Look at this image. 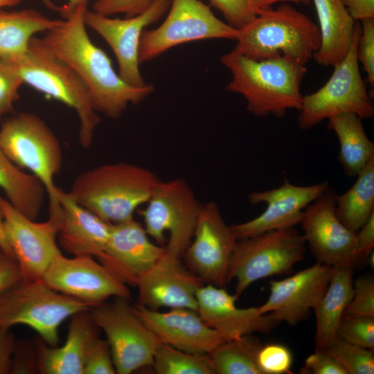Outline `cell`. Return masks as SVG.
I'll use <instances>...</instances> for the list:
<instances>
[{"label":"cell","instance_id":"obj_9","mask_svg":"<svg viewBox=\"0 0 374 374\" xmlns=\"http://www.w3.org/2000/svg\"><path fill=\"white\" fill-rule=\"evenodd\" d=\"M306 242L295 229L273 230L238 240L231 260L229 280H235L239 296L254 282L289 274L301 261Z\"/></svg>","mask_w":374,"mask_h":374},{"label":"cell","instance_id":"obj_45","mask_svg":"<svg viewBox=\"0 0 374 374\" xmlns=\"http://www.w3.org/2000/svg\"><path fill=\"white\" fill-rule=\"evenodd\" d=\"M17 342L10 328L0 326V374L11 373Z\"/></svg>","mask_w":374,"mask_h":374},{"label":"cell","instance_id":"obj_30","mask_svg":"<svg viewBox=\"0 0 374 374\" xmlns=\"http://www.w3.org/2000/svg\"><path fill=\"white\" fill-rule=\"evenodd\" d=\"M0 188L16 209L32 220L37 218L47 196L44 185L34 175L14 164L1 150Z\"/></svg>","mask_w":374,"mask_h":374},{"label":"cell","instance_id":"obj_8","mask_svg":"<svg viewBox=\"0 0 374 374\" xmlns=\"http://www.w3.org/2000/svg\"><path fill=\"white\" fill-rule=\"evenodd\" d=\"M361 24L356 21L353 39L345 57L335 65L332 75L317 91L303 96L298 125L304 130L317 125L324 119L345 113L362 118H371L374 108L360 74L357 44Z\"/></svg>","mask_w":374,"mask_h":374},{"label":"cell","instance_id":"obj_42","mask_svg":"<svg viewBox=\"0 0 374 374\" xmlns=\"http://www.w3.org/2000/svg\"><path fill=\"white\" fill-rule=\"evenodd\" d=\"M153 0H96L93 10L107 16L125 14V17L137 15L145 10Z\"/></svg>","mask_w":374,"mask_h":374},{"label":"cell","instance_id":"obj_22","mask_svg":"<svg viewBox=\"0 0 374 374\" xmlns=\"http://www.w3.org/2000/svg\"><path fill=\"white\" fill-rule=\"evenodd\" d=\"M133 309L160 343L195 354H211L224 339L188 308H172L159 312L141 305Z\"/></svg>","mask_w":374,"mask_h":374},{"label":"cell","instance_id":"obj_35","mask_svg":"<svg viewBox=\"0 0 374 374\" xmlns=\"http://www.w3.org/2000/svg\"><path fill=\"white\" fill-rule=\"evenodd\" d=\"M337 337L348 343L373 350L374 317L344 315L337 327Z\"/></svg>","mask_w":374,"mask_h":374},{"label":"cell","instance_id":"obj_43","mask_svg":"<svg viewBox=\"0 0 374 374\" xmlns=\"http://www.w3.org/2000/svg\"><path fill=\"white\" fill-rule=\"evenodd\" d=\"M303 374H348L344 368L323 350H315L305 360Z\"/></svg>","mask_w":374,"mask_h":374},{"label":"cell","instance_id":"obj_39","mask_svg":"<svg viewBox=\"0 0 374 374\" xmlns=\"http://www.w3.org/2000/svg\"><path fill=\"white\" fill-rule=\"evenodd\" d=\"M116 370L109 344L96 337L90 343L85 357L84 374H114Z\"/></svg>","mask_w":374,"mask_h":374},{"label":"cell","instance_id":"obj_37","mask_svg":"<svg viewBox=\"0 0 374 374\" xmlns=\"http://www.w3.org/2000/svg\"><path fill=\"white\" fill-rule=\"evenodd\" d=\"M344 315L374 317V278L365 274L353 281L352 299Z\"/></svg>","mask_w":374,"mask_h":374},{"label":"cell","instance_id":"obj_32","mask_svg":"<svg viewBox=\"0 0 374 374\" xmlns=\"http://www.w3.org/2000/svg\"><path fill=\"white\" fill-rule=\"evenodd\" d=\"M262 344L252 334L225 341L211 354L215 374H262L257 362Z\"/></svg>","mask_w":374,"mask_h":374},{"label":"cell","instance_id":"obj_49","mask_svg":"<svg viewBox=\"0 0 374 374\" xmlns=\"http://www.w3.org/2000/svg\"><path fill=\"white\" fill-rule=\"evenodd\" d=\"M312 0H249L250 11L256 15L261 8L272 6L276 3H293L296 4L308 5Z\"/></svg>","mask_w":374,"mask_h":374},{"label":"cell","instance_id":"obj_12","mask_svg":"<svg viewBox=\"0 0 374 374\" xmlns=\"http://www.w3.org/2000/svg\"><path fill=\"white\" fill-rule=\"evenodd\" d=\"M116 299L92 307L89 312L97 327L105 334L116 373L130 374L152 366L160 342L136 314L128 299Z\"/></svg>","mask_w":374,"mask_h":374},{"label":"cell","instance_id":"obj_41","mask_svg":"<svg viewBox=\"0 0 374 374\" xmlns=\"http://www.w3.org/2000/svg\"><path fill=\"white\" fill-rule=\"evenodd\" d=\"M220 11L227 24L240 30L255 16L249 7V0H208Z\"/></svg>","mask_w":374,"mask_h":374},{"label":"cell","instance_id":"obj_50","mask_svg":"<svg viewBox=\"0 0 374 374\" xmlns=\"http://www.w3.org/2000/svg\"><path fill=\"white\" fill-rule=\"evenodd\" d=\"M0 249L3 253L10 259L15 260L14 254L8 242L3 225V218L0 208Z\"/></svg>","mask_w":374,"mask_h":374},{"label":"cell","instance_id":"obj_13","mask_svg":"<svg viewBox=\"0 0 374 374\" xmlns=\"http://www.w3.org/2000/svg\"><path fill=\"white\" fill-rule=\"evenodd\" d=\"M0 208L6 235L21 280L42 279L54 258L62 253L57 244L60 213H49L47 220L37 222L1 196Z\"/></svg>","mask_w":374,"mask_h":374},{"label":"cell","instance_id":"obj_47","mask_svg":"<svg viewBox=\"0 0 374 374\" xmlns=\"http://www.w3.org/2000/svg\"><path fill=\"white\" fill-rule=\"evenodd\" d=\"M355 21L374 18V0H341Z\"/></svg>","mask_w":374,"mask_h":374},{"label":"cell","instance_id":"obj_38","mask_svg":"<svg viewBox=\"0 0 374 374\" xmlns=\"http://www.w3.org/2000/svg\"><path fill=\"white\" fill-rule=\"evenodd\" d=\"M24 81L15 66L0 60V120L12 111Z\"/></svg>","mask_w":374,"mask_h":374},{"label":"cell","instance_id":"obj_26","mask_svg":"<svg viewBox=\"0 0 374 374\" xmlns=\"http://www.w3.org/2000/svg\"><path fill=\"white\" fill-rule=\"evenodd\" d=\"M319 21L320 45L313 58L320 65L334 66L347 55L356 21L341 0H312Z\"/></svg>","mask_w":374,"mask_h":374},{"label":"cell","instance_id":"obj_1","mask_svg":"<svg viewBox=\"0 0 374 374\" xmlns=\"http://www.w3.org/2000/svg\"><path fill=\"white\" fill-rule=\"evenodd\" d=\"M87 5L82 3L63 15L60 22L41 39L53 55L78 75L97 112L117 119L129 105H138L150 95L154 86L134 87L121 79L110 58L88 35L84 22Z\"/></svg>","mask_w":374,"mask_h":374},{"label":"cell","instance_id":"obj_6","mask_svg":"<svg viewBox=\"0 0 374 374\" xmlns=\"http://www.w3.org/2000/svg\"><path fill=\"white\" fill-rule=\"evenodd\" d=\"M0 150L14 164L39 179L49 200V213H59L60 188L55 179L62 166V151L46 122L30 112L7 119L0 127Z\"/></svg>","mask_w":374,"mask_h":374},{"label":"cell","instance_id":"obj_52","mask_svg":"<svg viewBox=\"0 0 374 374\" xmlns=\"http://www.w3.org/2000/svg\"><path fill=\"white\" fill-rule=\"evenodd\" d=\"M3 256H4V254L3 253V252H2V251H1V249H0V261H1V258H2V257H3Z\"/></svg>","mask_w":374,"mask_h":374},{"label":"cell","instance_id":"obj_29","mask_svg":"<svg viewBox=\"0 0 374 374\" xmlns=\"http://www.w3.org/2000/svg\"><path fill=\"white\" fill-rule=\"evenodd\" d=\"M362 118L352 113L329 118L327 128L339 140L338 160L348 177H356L374 157V143L368 138Z\"/></svg>","mask_w":374,"mask_h":374},{"label":"cell","instance_id":"obj_40","mask_svg":"<svg viewBox=\"0 0 374 374\" xmlns=\"http://www.w3.org/2000/svg\"><path fill=\"white\" fill-rule=\"evenodd\" d=\"M361 21V34L357 44V59L362 64L371 87L374 85V18Z\"/></svg>","mask_w":374,"mask_h":374},{"label":"cell","instance_id":"obj_33","mask_svg":"<svg viewBox=\"0 0 374 374\" xmlns=\"http://www.w3.org/2000/svg\"><path fill=\"white\" fill-rule=\"evenodd\" d=\"M152 366L157 374H215L210 354L186 353L162 343Z\"/></svg>","mask_w":374,"mask_h":374},{"label":"cell","instance_id":"obj_25","mask_svg":"<svg viewBox=\"0 0 374 374\" xmlns=\"http://www.w3.org/2000/svg\"><path fill=\"white\" fill-rule=\"evenodd\" d=\"M89 310L70 317L63 346H50L41 338L35 341L37 371L43 374H84L87 351L91 341L98 336V328Z\"/></svg>","mask_w":374,"mask_h":374},{"label":"cell","instance_id":"obj_15","mask_svg":"<svg viewBox=\"0 0 374 374\" xmlns=\"http://www.w3.org/2000/svg\"><path fill=\"white\" fill-rule=\"evenodd\" d=\"M42 279L52 289L88 304L100 305L110 297L130 299L127 285L94 257L67 258L62 253L52 261Z\"/></svg>","mask_w":374,"mask_h":374},{"label":"cell","instance_id":"obj_14","mask_svg":"<svg viewBox=\"0 0 374 374\" xmlns=\"http://www.w3.org/2000/svg\"><path fill=\"white\" fill-rule=\"evenodd\" d=\"M193 238L183 255L187 267L204 283L224 287L238 240L216 203L201 205Z\"/></svg>","mask_w":374,"mask_h":374},{"label":"cell","instance_id":"obj_11","mask_svg":"<svg viewBox=\"0 0 374 374\" xmlns=\"http://www.w3.org/2000/svg\"><path fill=\"white\" fill-rule=\"evenodd\" d=\"M239 30L219 19L200 0H172L163 22L152 30L145 29L139 49V63L150 61L168 49L205 39H236Z\"/></svg>","mask_w":374,"mask_h":374},{"label":"cell","instance_id":"obj_44","mask_svg":"<svg viewBox=\"0 0 374 374\" xmlns=\"http://www.w3.org/2000/svg\"><path fill=\"white\" fill-rule=\"evenodd\" d=\"M357 264L368 259L374 247V213L356 233Z\"/></svg>","mask_w":374,"mask_h":374},{"label":"cell","instance_id":"obj_17","mask_svg":"<svg viewBox=\"0 0 374 374\" xmlns=\"http://www.w3.org/2000/svg\"><path fill=\"white\" fill-rule=\"evenodd\" d=\"M337 193L329 187L304 211L301 222L306 244L317 262L333 266H357L356 233L339 220L335 212Z\"/></svg>","mask_w":374,"mask_h":374},{"label":"cell","instance_id":"obj_46","mask_svg":"<svg viewBox=\"0 0 374 374\" xmlns=\"http://www.w3.org/2000/svg\"><path fill=\"white\" fill-rule=\"evenodd\" d=\"M21 280L17 262L4 255L0 261V294Z\"/></svg>","mask_w":374,"mask_h":374},{"label":"cell","instance_id":"obj_48","mask_svg":"<svg viewBox=\"0 0 374 374\" xmlns=\"http://www.w3.org/2000/svg\"><path fill=\"white\" fill-rule=\"evenodd\" d=\"M47 7L57 10L63 16L76 6L91 0H41ZM96 1V0H95Z\"/></svg>","mask_w":374,"mask_h":374},{"label":"cell","instance_id":"obj_24","mask_svg":"<svg viewBox=\"0 0 374 374\" xmlns=\"http://www.w3.org/2000/svg\"><path fill=\"white\" fill-rule=\"evenodd\" d=\"M60 219L57 238L68 253L96 258L109 238L111 224L60 190Z\"/></svg>","mask_w":374,"mask_h":374},{"label":"cell","instance_id":"obj_28","mask_svg":"<svg viewBox=\"0 0 374 374\" xmlns=\"http://www.w3.org/2000/svg\"><path fill=\"white\" fill-rule=\"evenodd\" d=\"M60 21L35 9L0 8V60L11 64L17 62L26 55L37 34L46 33Z\"/></svg>","mask_w":374,"mask_h":374},{"label":"cell","instance_id":"obj_23","mask_svg":"<svg viewBox=\"0 0 374 374\" xmlns=\"http://www.w3.org/2000/svg\"><path fill=\"white\" fill-rule=\"evenodd\" d=\"M203 280L184 267L180 259L163 257L139 280V305L197 310V292Z\"/></svg>","mask_w":374,"mask_h":374},{"label":"cell","instance_id":"obj_10","mask_svg":"<svg viewBox=\"0 0 374 374\" xmlns=\"http://www.w3.org/2000/svg\"><path fill=\"white\" fill-rule=\"evenodd\" d=\"M201 205L182 179L160 181L143 210L144 228L150 236L165 246V256L180 259L190 244Z\"/></svg>","mask_w":374,"mask_h":374},{"label":"cell","instance_id":"obj_5","mask_svg":"<svg viewBox=\"0 0 374 374\" xmlns=\"http://www.w3.org/2000/svg\"><path fill=\"white\" fill-rule=\"evenodd\" d=\"M12 64L24 84L75 112L79 121V143L89 148L100 119L86 86L75 71L53 55L36 36L31 39L26 55Z\"/></svg>","mask_w":374,"mask_h":374},{"label":"cell","instance_id":"obj_2","mask_svg":"<svg viewBox=\"0 0 374 374\" xmlns=\"http://www.w3.org/2000/svg\"><path fill=\"white\" fill-rule=\"evenodd\" d=\"M220 60L233 75L226 91L243 96L252 114L282 118L288 109L300 110L305 65L283 56L256 60L235 50L223 55Z\"/></svg>","mask_w":374,"mask_h":374},{"label":"cell","instance_id":"obj_19","mask_svg":"<svg viewBox=\"0 0 374 374\" xmlns=\"http://www.w3.org/2000/svg\"><path fill=\"white\" fill-rule=\"evenodd\" d=\"M165 253V246L153 243L144 226L132 218L111 224L106 245L96 258L124 283L136 286Z\"/></svg>","mask_w":374,"mask_h":374},{"label":"cell","instance_id":"obj_18","mask_svg":"<svg viewBox=\"0 0 374 374\" xmlns=\"http://www.w3.org/2000/svg\"><path fill=\"white\" fill-rule=\"evenodd\" d=\"M329 187L327 181L300 186L285 180L280 187L253 192L248 196L252 205L265 204V210L258 217L231 226L238 240L273 230L293 228L301 224L304 211Z\"/></svg>","mask_w":374,"mask_h":374},{"label":"cell","instance_id":"obj_36","mask_svg":"<svg viewBox=\"0 0 374 374\" xmlns=\"http://www.w3.org/2000/svg\"><path fill=\"white\" fill-rule=\"evenodd\" d=\"M257 362L262 374H289L292 373L293 357L287 346L272 343L262 346Z\"/></svg>","mask_w":374,"mask_h":374},{"label":"cell","instance_id":"obj_20","mask_svg":"<svg viewBox=\"0 0 374 374\" xmlns=\"http://www.w3.org/2000/svg\"><path fill=\"white\" fill-rule=\"evenodd\" d=\"M331 266L317 262L294 275L270 280L269 296L259 306L261 313H270L280 323L295 326L314 310L328 284Z\"/></svg>","mask_w":374,"mask_h":374},{"label":"cell","instance_id":"obj_51","mask_svg":"<svg viewBox=\"0 0 374 374\" xmlns=\"http://www.w3.org/2000/svg\"><path fill=\"white\" fill-rule=\"evenodd\" d=\"M22 0H0V8L17 6Z\"/></svg>","mask_w":374,"mask_h":374},{"label":"cell","instance_id":"obj_4","mask_svg":"<svg viewBox=\"0 0 374 374\" xmlns=\"http://www.w3.org/2000/svg\"><path fill=\"white\" fill-rule=\"evenodd\" d=\"M235 40L233 50L250 59L283 56L305 65L319 47L320 33L310 17L283 3L258 10Z\"/></svg>","mask_w":374,"mask_h":374},{"label":"cell","instance_id":"obj_34","mask_svg":"<svg viewBox=\"0 0 374 374\" xmlns=\"http://www.w3.org/2000/svg\"><path fill=\"white\" fill-rule=\"evenodd\" d=\"M334 357L348 374H373V350L336 337L323 349Z\"/></svg>","mask_w":374,"mask_h":374},{"label":"cell","instance_id":"obj_27","mask_svg":"<svg viewBox=\"0 0 374 374\" xmlns=\"http://www.w3.org/2000/svg\"><path fill=\"white\" fill-rule=\"evenodd\" d=\"M355 267L343 263L331 267L326 290L314 309L315 350H321L337 337V330L353 294Z\"/></svg>","mask_w":374,"mask_h":374},{"label":"cell","instance_id":"obj_7","mask_svg":"<svg viewBox=\"0 0 374 374\" xmlns=\"http://www.w3.org/2000/svg\"><path fill=\"white\" fill-rule=\"evenodd\" d=\"M87 303L60 293L42 278L21 280L0 294V326L26 325L48 346L60 342L61 323L73 314L88 311Z\"/></svg>","mask_w":374,"mask_h":374},{"label":"cell","instance_id":"obj_3","mask_svg":"<svg viewBox=\"0 0 374 374\" xmlns=\"http://www.w3.org/2000/svg\"><path fill=\"white\" fill-rule=\"evenodd\" d=\"M161 180L151 170L118 162L85 170L73 180L68 193L78 204L110 224L134 218Z\"/></svg>","mask_w":374,"mask_h":374},{"label":"cell","instance_id":"obj_21","mask_svg":"<svg viewBox=\"0 0 374 374\" xmlns=\"http://www.w3.org/2000/svg\"><path fill=\"white\" fill-rule=\"evenodd\" d=\"M238 299L224 287L203 285L197 292V312L224 341L256 332L267 333L279 324L270 313H261L258 307H237Z\"/></svg>","mask_w":374,"mask_h":374},{"label":"cell","instance_id":"obj_31","mask_svg":"<svg viewBox=\"0 0 374 374\" xmlns=\"http://www.w3.org/2000/svg\"><path fill=\"white\" fill-rule=\"evenodd\" d=\"M356 177L353 186L335 198L337 217L355 233L374 213V157Z\"/></svg>","mask_w":374,"mask_h":374},{"label":"cell","instance_id":"obj_16","mask_svg":"<svg viewBox=\"0 0 374 374\" xmlns=\"http://www.w3.org/2000/svg\"><path fill=\"white\" fill-rule=\"evenodd\" d=\"M172 0H153L143 12L125 19L110 18L93 10L86 11V26L100 35L114 53L118 75L134 87L145 82L139 69V49L143 30L161 19L170 9Z\"/></svg>","mask_w":374,"mask_h":374}]
</instances>
